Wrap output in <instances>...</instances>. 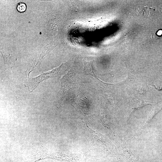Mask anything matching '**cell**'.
I'll return each instance as SVG.
<instances>
[{
  "instance_id": "cell-1",
  "label": "cell",
  "mask_w": 162,
  "mask_h": 162,
  "mask_svg": "<svg viewBox=\"0 0 162 162\" xmlns=\"http://www.w3.org/2000/svg\"><path fill=\"white\" fill-rule=\"evenodd\" d=\"M63 65L62 64L58 67L48 72L44 73L34 78L27 79L24 83V86L28 88V90L30 92H33L41 82L50 78L57 76L59 75Z\"/></svg>"
},
{
  "instance_id": "cell-5",
  "label": "cell",
  "mask_w": 162,
  "mask_h": 162,
  "mask_svg": "<svg viewBox=\"0 0 162 162\" xmlns=\"http://www.w3.org/2000/svg\"><path fill=\"white\" fill-rule=\"evenodd\" d=\"M157 34L158 35H161L162 34V31L159 30L158 31L157 33Z\"/></svg>"
},
{
  "instance_id": "cell-2",
  "label": "cell",
  "mask_w": 162,
  "mask_h": 162,
  "mask_svg": "<svg viewBox=\"0 0 162 162\" xmlns=\"http://www.w3.org/2000/svg\"><path fill=\"white\" fill-rule=\"evenodd\" d=\"M75 75L73 73H68L61 80V100H62L65 94L75 84Z\"/></svg>"
},
{
  "instance_id": "cell-4",
  "label": "cell",
  "mask_w": 162,
  "mask_h": 162,
  "mask_svg": "<svg viewBox=\"0 0 162 162\" xmlns=\"http://www.w3.org/2000/svg\"><path fill=\"white\" fill-rule=\"evenodd\" d=\"M17 8L20 12H24L26 9V6L24 3L20 2L17 5Z\"/></svg>"
},
{
  "instance_id": "cell-3",
  "label": "cell",
  "mask_w": 162,
  "mask_h": 162,
  "mask_svg": "<svg viewBox=\"0 0 162 162\" xmlns=\"http://www.w3.org/2000/svg\"><path fill=\"white\" fill-rule=\"evenodd\" d=\"M83 60L84 64V74L86 75H89L93 77L97 80L101 81L97 77L94 72L93 68V64L94 62V60L91 61H87L83 59Z\"/></svg>"
}]
</instances>
